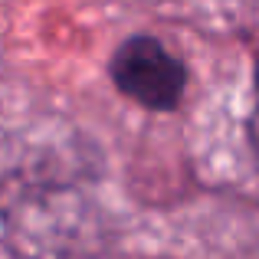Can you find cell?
<instances>
[{"label": "cell", "mask_w": 259, "mask_h": 259, "mask_svg": "<svg viewBox=\"0 0 259 259\" xmlns=\"http://www.w3.org/2000/svg\"><path fill=\"white\" fill-rule=\"evenodd\" d=\"M99 151L72 132H17L0 141V227L36 253L89 249Z\"/></svg>", "instance_id": "1"}, {"label": "cell", "mask_w": 259, "mask_h": 259, "mask_svg": "<svg viewBox=\"0 0 259 259\" xmlns=\"http://www.w3.org/2000/svg\"><path fill=\"white\" fill-rule=\"evenodd\" d=\"M115 89L148 112H174L187 89V66L158 36L135 33L108 59Z\"/></svg>", "instance_id": "2"}, {"label": "cell", "mask_w": 259, "mask_h": 259, "mask_svg": "<svg viewBox=\"0 0 259 259\" xmlns=\"http://www.w3.org/2000/svg\"><path fill=\"white\" fill-rule=\"evenodd\" d=\"M246 135H249V148H253V158L259 167V59H256V92H253V112L246 118Z\"/></svg>", "instance_id": "3"}]
</instances>
